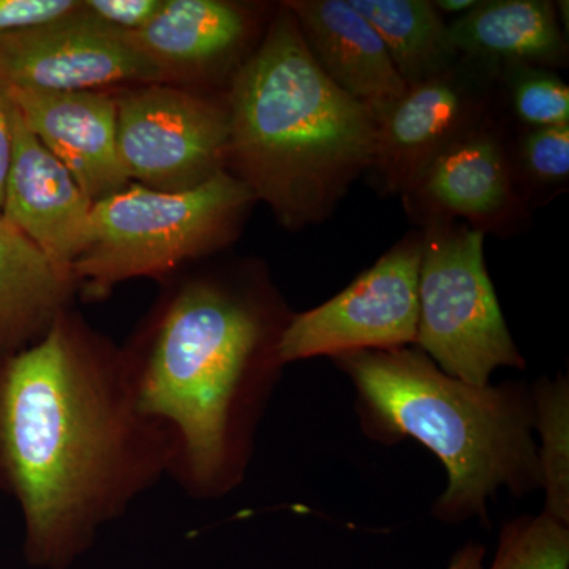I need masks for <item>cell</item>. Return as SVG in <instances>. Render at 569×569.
Segmentation results:
<instances>
[{"mask_svg": "<svg viewBox=\"0 0 569 569\" xmlns=\"http://www.w3.org/2000/svg\"><path fill=\"white\" fill-rule=\"evenodd\" d=\"M227 159L283 223L323 222L373 168L377 118L337 88L284 7L234 77Z\"/></svg>", "mask_w": 569, "mask_h": 569, "instance_id": "2", "label": "cell"}, {"mask_svg": "<svg viewBox=\"0 0 569 569\" xmlns=\"http://www.w3.org/2000/svg\"><path fill=\"white\" fill-rule=\"evenodd\" d=\"M376 29L397 73L408 86L451 69L459 54L448 22L427 0H350Z\"/></svg>", "mask_w": 569, "mask_h": 569, "instance_id": "18", "label": "cell"}, {"mask_svg": "<svg viewBox=\"0 0 569 569\" xmlns=\"http://www.w3.org/2000/svg\"><path fill=\"white\" fill-rule=\"evenodd\" d=\"M3 89L26 127L92 203L129 186L119 159L116 97L100 91Z\"/></svg>", "mask_w": 569, "mask_h": 569, "instance_id": "12", "label": "cell"}, {"mask_svg": "<svg viewBox=\"0 0 569 569\" xmlns=\"http://www.w3.org/2000/svg\"><path fill=\"white\" fill-rule=\"evenodd\" d=\"M122 33L171 80L204 73L234 58L249 39L250 17L222 0H163L144 28Z\"/></svg>", "mask_w": 569, "mask_h": 569, "instance_id": "15", "label": "cell"}, {"mask_svg": "<svg viewBox=\"0 0 569 569\" xmlns=\"http://www.w3.org/2000/svg\"><path fill=\"white\" fill-rule=\"evenodd\" d=\"M516 183L507 146L488 122L438 153L407 198L429 220L462 217L486 234L518 212Z\"/></svg>", "mask_w": 569, "mask_h": 569, "instance_id": "13", "label": "cell"}, {"mask_svg": "<svg viewBox=\"0 0 569 569\" xmlns=\"http://www.w3.org/2000/svg\"><path fill=\"white\" fill-rule=\"evenodd\" d=\"M535 422L542 438L538 455L539 478L548 493L546 515L567 523L569 519V397L567 381L546 385L537 391Z\"/></svg>", "mask_w": 569, "mask_h": 569, "instance_id": "19", "label": "cell"}, {"mask_svg": "<svg viewBox=\"0 0 569 569\" xmlns=\"http://www.w3.org/2000/svg\"><path fill=\"white\" fill-rule=\"evenodd\" d=\"M500 71L468 59L408 86L377 119L376 162L388 192L408 193L438 153L490 122V89Z\"/></svg>", "mask_w": 569, "mask_h": 569, "instance_id": "9", "label": "cell"}, {"mask_svg": "<svg viewBox=\"0 0 569 569\" xmlns=\"http://www.w3.org/2000/svg\"><path fill=\"white\" fill-rule=\"evenodd\" d=\"M80 6L77 0H0V39L62 20Z\"/></svg>", "mask_w": 569, "mask_h": 569, "instance_id": "23", "label": "cell"}, {"mask_svg": "<svg viewBox=\"0 0 569 569\" xmlns=\"http://www.w3.org/2000/svg\"><path fill=\"white\" fill-rule=\"evenodd\" d=\"M421 254L422 238L410 236L342 293L291 318L277 337L279 365L417 342Z\"/></svg>", "mask_w": 569, "mask_h": 569, "instance_id": "8", "label": "cell"}, {"mask_svg": "<svg viewBox=\"0 0 569 569\" xmlns=\"http://www.w3.org/2000/svg\"><path fill=\"white\" fill-rule=\"evenodd\" d=\"M459 58L500 71L508 63L560 67L568 47L557 7L546 0H488L448 22Z\"/></svg>", "mask_w": 569, "mask_h": 569, "instance_id": "16", "label": "cell"}, {"mask_svg": "<svg viewBox=\"0 0 569 569\" xmlns=\"http://www.w3.org/2000/svg\"><path fill=\"white\" fill-rule=\"evenodd\" d=\"M260 312L219 284L183 287L164 307L144 353L126 361L134 400L174 440L170 477L193 496L233 485L247 425L263 391Z\"/></svg>", "mask_w": 569, "mask_h": 569, "instance_id": "3", "label": "cell"}, {"mask_svg": "<svg viewBox=\"0 0 569 569\" xmlns=\"http://www.w3.org/2000/svg\"><path fill=\"white\" fill-rule=\"evenodd\" d=\"M482 560H485V549H482L481 546L470 542V545L460 549L459 552L452 557L448 569H485V567H482Z\"/></svg>", "mask_w": 569, "mask_h": 569, "instance_id": "26", "label": "cell"}, {"mask_svg": "<svg viewBox=\"0 0 569 569\" xmlns=\"http://www.w3.org/2000/svg\"><path fill=\"white\" fill-rule=\"evenodd\" d=\"M252 198L224 170L183 192L129 183L92 204L84 249L71 264L74 283L100 298L123 280L167 274L216 242Z\"/></svg>", "mask_w": 569, "mask_h": 569, "instance_id": "5", "label": "cell"}, {"mask_svg": "<svg viewBox=\"0 0 569 569\" xmlns=\"http://www.w3.org/2000/svg\"><path fill=\"white\" fill-rule=\"evenodd\" d=\"M284 7L326 77L377 119L406 93L387 47L350 0H296Z\"/></svg>", "mask_w": 569, "mask_h": 569, "instance_id": "14", "label": "cell"}, {"mask_svg": "<svg viewBox=\"0 0 569 569\" xmlns=\"http://www.w3.org/2000/svg\"><path fill=\"white\" fill-rule=\"evenodd\" d=\"M515 118L529 130L569 126V88L556 71L529 63L501 67Z\"/></svg>", "mask_w": 569, "mask_h": 569, "instance_id": "20", "label": "cell"}, {"mask_svg": "<svg viewBox=\"0 0 569 569\" xmlns=\"http://www.w3.org/2000/svg\"><path fill=\"white\" fill-rule=\"evenodd\" d=\"M519 173L533 187L567 186L569 178V126L529 130L518 146Z\"/></svg>", "mask_w": 569, "mask_h": 569, "instance_id": "22", "label": "cell"}, {"mask_svg": "<svg viewBox=\"0 0 569 569\" xmlns=\"http://www.w3.org/2000/svg\"><path fill=\"white\" fill-rule=\"evenodd\" d=\"M433 7L441 17H449L451 14L455 20L466 17L471 10L477 9L478 0H436L432 2Z\"/></svg>", "mask_w": 569, "mask_h": 569, "instance_id": "27", "label": "cell"}, {"mask_svg": "<svg viewBox=\"0 0 569 569\" xmlns=\"http://www.w3.org/2000/svg\"><path fill=\"white\" fill-rule=\"evenodd\" d=\"M73 284L70 272L0 216V359L48 331Z\"/></svg>", "mask_w": 569, "mask_h": 569, "instance_id": "17", "label": "cell"}, {"mask_svg": "<svg viewBox=\"0 0 569 569\" xmlns=\"http://www.w3.org/2000/svg\"><path fill=\"white\" fill-rule=\"evenodd\" d=\"M11 112H13V104H11L6 89L0 86V206H2L7 173H9L11 148H13Z\"/></svg>", "mask_w": 569, "mask_h": 569, "instance_id": "25", "label": "cell"}, {"mask_svg": "<svg viewBox=\"0 0 569 569\" xmlns=\"http://www.w3.org/2000/svg\"><path fill=\"white\" fill-rule=\"evenodd\" d=\"M119 159L129 181L160 192L203 186L223 170L227 108L164 82L116 97Z\"/></svg>", "mask_w": 569, "mask_h": 569, "instance_id": "7", "label": "cell"}, {"mask_svg": "<svg viewBox=\"0 0 569 569\" xmlns=\"http://www.w3.org/2000/svg\"><path fill=\"white\" fill-rule=\"evenodd\" d=\"M163 0H88L81 11L91 20L118 32H134L156 17Z\"/></svg>", "mask_w": 569, "mask_h": 569, "instance_id": "24", "label": "cell"}, {"mask_svg": "<svg viewBox=\"0 0 569 569\" xmlns=\"http://www.w3.org/2000/svg\"><path fill=\"white\" fill-rule=\"evenodd\" d=\"M174 458L167 427L138 408L126 361L63 316L0 359V488L20 505L31 567L69 569Z\"/></svg>", "mask_w": 569, "mask_h": 569, "instance_id": "1", "label": "cell"}, {"mask_svg": "<svg viewBox=\"0 0 569 569\" xmlns=\"http://www.w3.org/2000/svg\"><path fill=\"white\" fill-rule=\"evenodd\" d=\"M485 233L429 220L418 277L417 342L441 372L486 387L497 367L526 366L485 260Z\"/></svg>", "mask_w": 569, "mask_h": 569, "instance_id": "6", "label": "cell"}, {"mask_svg": "<svg viewBox=\"0 0 569 569\" xmlns=\"http://www.w3.org/2000/svg\"><path fill=\"white\" fill-rule=\"evenodd\" d=\"M11 129L13 148L0 216L71 274L88 239L93 203L14 107Z\"/></svg>", "mask_w": 569, "mask_h": 569, "instance_id": "11", "label": "cell"}, {"mask_svg": "<svg viewBox=\"0 0 569 569\" xmlns=\"http://www.w3.org/2000/svg\"><path fill=\"white\" fill-rule=\"evenodd\" d=\"M337 358L381 426L421 441L447 467L438 515H485L501 485L541 482L533 417L512 389L468 385L406 348Z\"/></svg>", "mask_w": 569, "mask_h": 569, "instance_id": "4", "label": "cell"}, {"mask_svg": "<svg viewBox=\"0 0 569 569\" xmlns=\"http://www.w3.org/2000/svg\"><path fill=\"white\" fill-rule=\"evenodd\" d=\"M122 32L70 17L0 39V86L43 92L96 91L122 82H167Z\"/></svg>", "mask_w": 569, "mask_h": 569, "instance_id": "10", "label": "cell"}, {"mask_svg": "<svg viewBox=\"0 0 569 569\" xmlns=\"http://www.w3.org/2000/svg\"><path fill=\"white\" fill-rule=\"evenodd\" d=\"M489 569H569L567 523L546 512L508 523Z\"/></svg>", "mask_w": 569, "mask_h": 569, "instance_id": "21", "label": "cell"}]
</instances>
